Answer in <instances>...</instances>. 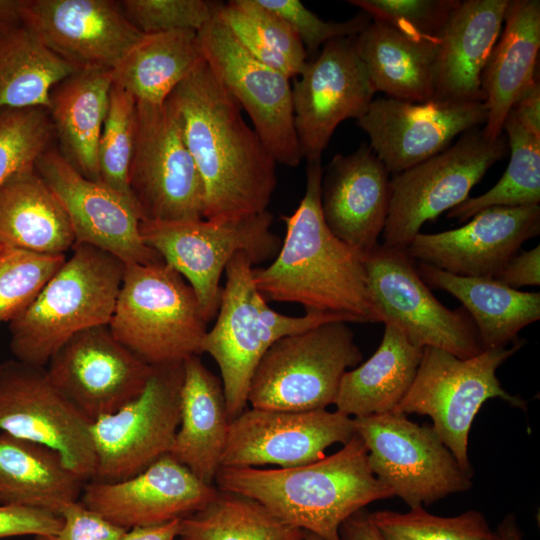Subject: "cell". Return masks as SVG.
<instances>
[{"label":"cell","instance_id":"1","mask_svg":"<svg viewBox=\"0 0 540 540\" xmlns=\"http://www.w3.org/2000/svg\"><path fill=\"white\" fill-rule=\"evenodd\" d=\"M166 100L202 180L203 219L236 220L266 211L277 162L206 61Z\"/></svg>","mask_w":540,"mask_h":540},{"label":"cell","instance_id":"2","mask_svg":"<svg viewBox=\"0 0 540 540\" xmlns=\"http://www.w3.org/2000/svg\"><path fill=\"white\" fill-rule=\"evenodd\" d=\"M321 159L307 161L306 190L296 210L282 216L286 234L273 262L253 267V280L265 299L297 303L306 312L378 323L366 280L365 254L338 239L321 211Z\"/></svg>","mask_w":540,"mask_h":540},{"label":"cell","instance_id":"3","mask_svg":"<svg viewBox=\"0 0 540 540\" xmlns=\"http://www.w3.org/2000/svg\"><path fill=\"white\" fill-rule=\"evenodd\" d=\"M214 482L218 490L250 497L284 522L324 540H341L346 519L374 501L394 497L373 474L356 434L315 462L275 469L221 466Z\"/></svg>","mask_w":540,"mask_h":540},{"label":"cell","instance_id":"4","mask_svg":"<svg viewBox=\"0 0 540 540\" xmlns=\"http://www.w3.org/2000/svg\"><path fill=\"white\" fill-rule=\"evenodd\" d=\"M126 264L89 244H74L72 254L31 305L9 322L15 359L45 367L72 336L108 325Z\"/></svg>","mask_w":540,"mask_h":540},{"label":"cell","instance_id":"5","mask_svg":"<svg viewBox=\"0 0 540 540\" xmlns=\"http://www.w3.org/2000/svg\"><path fill=\"white\" fill-rule=\"evenodd\" d=\"M254 266L244 252L229 261L215 324L201 343V353L219 367L230 421L246 409L253 373L274 342L326 322H351L337 314L309 311L292 317L274 311L254 283Z\"/></svg>","mask_w":540,"mask_h":540},{"label":"cell","instance_id":"6","mask_svg":"<svg viewBox=\"0 0 540 540\" xmlns=\"http://www.w3.org/2000/svg\"><path fill=\"white\" fill-rule=\"evenodd\" d=\"M207 323L189 283L163 260L126 264L113 315V336L151 366L201 354Z\"/></svg>","mask_w":540,"mask_h":540},{"label":"cell","instance_id":"7","mask_svg":"<svg viewBox=\"0 0 540 540\" xmlns=\"http://www.w3.org/2000/svg\"><path fill=\"white\" fill-rule=\"evenodd\" d=\"M524 343L518 339L512 347L485 349L465 359L443 349L424 347L413 383L392 412L429 416L435 433L472 478L468 439L482 405L500 398L512 407L527 409L526 401L508 393L496 376L497 369Z\"/></svg>","mask_w":540,"mask_h":540},{"label":"cell","instance_id":"8","mask_svg":"<svg viewBox=\"0 0 540 540\" xmlns=\"http://www.w3.org/2000/svg\"><path fill=\"white\" fill-rule=\"evenodd\" d=\"M363 355L345 321H330L274 342L250 381L252 408L302 412L334 404L348 368Z\"/></svg>","mask_w":540,"mask_h":540},{"label":"cell","instance_id":"9","mask_svg":"<svg viewBox=\"0 0 540 540\" xmlns=\"http://www.w3.org/2000/svg\"><path fill=\"white\" fill-rule=\"evenodd\" d=\"M272 222L266 210L228 221H141L139 231L143 242L189 283L209 322L219 309L221 275L235 254L246 253L254 265L277 255L282 242Z\"/></svg>","mask_w":540,"mask_h":540},{"label":"cell","instance_id":"10","mask_svg":"<svg viewBox=\"0 0 540 540\" xmlns=\"http://www.w3.org/2000/svg\"><path fill=\"white\" fill-rule=\"evenodd\" d=\"M508 149L506 135L492 141L475 127L442 152L393 175L383 245L406 250L424 223L468 199Z\"/></svg>","mask_w":540,"mask_h":540},{"label":"cell","instance_id":"11","mask_svg":"<svg viewBox=\"0 0 540 540\" xmlns=\"http://www.w3.org/2000/svg\"><path fill=\"white\" fill-rule=\"evenodd\" d=\"M375 477L410 509L472 488V478L430 425L388 412L353 418Z\"/></svg>","mask_w":540,"mask_h":540},{"label":"cell","instance_id":"12","mask_svg":"<svg viewBox=\"0 0 540 540\" xmlns=\"http://www.w3.org/2000/svg\"><path fill=\"white\" fill-rule=\"evenodd\" d=\"M128 183L141 221L203 218L204 189L167 100L136 102V128Z\"/></svg>","mask_w":540,"mask_h":540},{"label":"cell","instance_id":"13","mask_svg":"<svg viewBox=\"0 0 540 540\" xmlns=\"http://www.w3.org/2000/svg\"><path fill=\"white\" fill-rule=\"evenodd\" d=\"M364 265L368 294L382 323L399 328L421 348L443 349L463 359L483 351L468 312L445 307L406 250L379 244L365 255Z\"/></svg>","mask_w":540,"mask_h":540},{"label":"cell","instance_id":"14","mask_svg":"<svg viewBox=\"0 0 540 540\" xmlns=\"http://www.w3.org/2000/svg\"><path fill=\"white\" fill-rule=\"evenodd\" d=\"M183 363L154 366L138 397L92 422L96 469L90 481L128 479L169 454L180 422Z\"/></svg>","mask_w":540,"mask_h":540},{"label":"cell","instance_id":"15","mask_svg":"<svg viewBox=\"0 0 540 540\" xmlns=\"http://www.w3.org/2000/svg\"><path fill=\"white\" fill-rule=\"evenodd\" d=\"M91 424L54 386L46 367L15 358L0 363V431L56 450L84 482L96 469Z\"/></svg>","mask_w":540,"mask_h":540},{"label":"cell","instance_id":"16","mask_svg":"<svg viewBox=\"0 0 540 540\" xmlns=\"http://www.w3.org/2000/svg\"><path fill=\"white\" fill-rule=\"evenodd\" d=\"M197 33L206 63L247 112L253 129L275 161L297 166L302 155L289 78L252 56L218 15Z\"/></svg>","mask_w":540,"mask_h":540},{"label":"cell","instance_id":"17","mask_svg":"<svg viewBox=\"0 0 540 540\" xmlns=\"http://www.w3.org/2000/svg\"><path fill=\"white\" fill-rule=\"evenodd\" d=\"M292 86L294 125L302 158L321 159L336 127L361 118L376 93L354 37L325 43Z\"/></svg>","mask_w":540,"mask_h":540},{"label":"cell","instance_id":"18","mask_svg":"<svg viewBox=\"0 0 540 540\" xmlns=\"http://www.w3.org/2000/svg\"><path fill=\"white\" fill-rule=\"evenodd\" d=\"M47 365L54 386L91 422L138 397L154 369L122 345L108 325L78 332Z\"/></svg>","mask_w":540,"mask_h":540},{"label":"cell","instance_id":"19","mask_svg":"<svg viewBox=\"0 0 540 540\" xmlns=\"http://www.w3.org/2000/svg\"><path fill=\"white\" fill-rule=\"evenodd\" d=\"M354 435L353 418L338 411L246 408L229 423L221 466H301L323 458L328 447L344 445Z\"/></svg>","mask_w":540,"mask_h":540},{"label":"cell","instance_id":"20","mask_svg":"<svg viewBox=\"0 0 540 540\" xmlns=\"http://www.w3.org/2000/svg\"><path fill=\"white\" fill-rule=\"evenodd\" d=\"M35 169L66 211L75 244L95 246L125 264L163 260L143 242L134 202L100 181L84 177L52 147L38 158Z\"/></svg>","mask_w":540,"mask_h":540},{"label":"cell","instance_id":"21","mask_svg":"<svg viewBox=\"0 0 540 540\" xmlns=\"http://www.w3.org/2000/svg\"><path fill=\"white\" fill-rule=\"evenodd\" d=\"M484 102L415 103L376 98L357 125L389 173L398 174L445 150L459 134L485 124Z\"/></svg>","mask_w":540,"mask_h":540},{"label":"cell","instance_id":"22","mask_svg":"<svg viewBox=\"0 0 540 540\" xmlns=\"http://www.w3.org/2000/svg\"><path fill=\"white\" fill-rule=\"evenodd\" d=\"M21 22L78 68L114 69L144 35L112 0H23Z\"/></svg>","mask_w":540,"mask_h":540},{"label":"cell","instance_id":"23","mask_svg":"<svg viewBox=\"0 0 540 540\" xmlns=\"http://www.w3.org/2000/svg\"><path fill=\"white\" fill-rule=\"evenodd\" d=\"M540 233V205L490 207L462 227L419 233L409 256L465 277H494L527 240Z\"/></svg>","mask_w":540,"mask_h":540},{"label":"cell","instance_id":"24","mask_svg":"<svg viewBox=\"0 0 540 540\" xmlns=\"http://www.w3.org/2000/svg\"><path fill=\"white\" fill-rule=\"evenodd\" d=\"M217 492L166 454L128 479L86 482L80 501L128 530L182 519L207 505Z\"/></svg>","mask_w":540,"mask_h":540},{"label":"cell","instance_id":"25","mask_svg":"<svg viewBox=\"0 0 540 540\" xmlns=\"http://www.w3.org/2000/svg\"><path fill=\"white\" fill-rule=\"evenodd\" d=\"M389 171L371 147L337 154L321 182V211L330 231L363 254L378 244L390 205Z\"/></svg>","mask_w":540,"mask_h":540},{"label":"cell","instance_id":"26","mask_svg":"<svg viewBox=\"0 0 540 540\" xmlns=\"http://www.w3.org/2000/svg\"><path fill=\"white\" fill-rule=\"evenodd\" d=\"M508 0L459 1L439 36L434 100L484 102L481 76Z\"/></svg>","mask_w":540,"mask_h":540},{"label":"cell","instance_id":"27","mask_svg":"<svg viewBox=\"0 0 540 540\" xmlns=\"http://www.w3.org/2000/svg\"><path fill=\"white\" fill-rule=\"evenodd\" d=\"M504 30L494 45L481 76L487 118L482 129L496 140L504 121L522 93L536 79L540 49V1L508 0Z\"/></svg>","mask_w":540,"mask_h":540},{"label":"cell","instance_id":"28","mask_svg":"<svg viewBox=\"0 0 540 540\" xmlns=\"http://www.w3.org/2000/svg\"><path fill=\"white\" fill-rule=\"evenodd\" d=\"M183 367L180 422L169 455L213 485L230 423L222 382L199 355L186 359Z\"/></svg>","mask_w":540,"mask_h":540},{"label":"cell","instance_id":"29","mask_svg":"<svg viewBox=\"0 0 540 540\" xmlns=\"http://www.w3.org/2000/svg\"><path fill=\"white\" fill-rule=\"evenodd\" d=\"M113 69L83 67L58 82L48 107L59 153L84 177L99 181L97 152Z\"/></svg>","mask_w":540,"mask_h":540},{"label":"cell","instance_id":"30","mask_svg":"<svg viewBox=\"0 0 540 540\" xmlns=\"http://www.w3.org/2000/svg\"><path fill=\"white\" fill-rule=\"evenodd\" d=\"M417 271L430 289L457 298L472 318L483 350L516 342L518 333L540 319V294L513 289L494 277L455 275L418 262Z\"/></svg>","mask_w":540,"mask_h":540},{"label":"cell","instance_id":"31","mask_svg":"<svg viewBox=\"0 0 540 540\" xmlns=\"http://www.w3.org/2000/svg\"><path fill=\"white\" fill-rule=\"evenodd\" d=\"M354 44L376 92L415 103L433 99L439 39L413 38L372 20Z\"/></svg>","mask_w":540,"mask_h":540},{"label":"cell","instance_id":"32","mask_svg":"<svg viewBox=\"0 0 540 540\" xmlns=\"http://www.w3.org/2000/svg\"><path fill=\"white\" fill-rule=\"evenodd\" d=\"M74 244L67 213L35 166L0 185V246L57 255Z\"/></svg>","mask_w":540,"mask_h":540},{"label":"cell","instance_id":"33","mask_svg":"<svg viewBox=\"0 0 540 540\" xmlns=\"http://www.w3.org/2000/svg\"><path fill=\"white\" fill-rule=\"evenodd\" d=\"M384 325L375 353L341 379L334 405L351 418L392 412L416 376L423 348L394 325Z\"/></svg>","mask_w":540,"mask_h":540},{"label":"cell","instance_id":"34","mask_svg":"<svg viewBox=\"0 0 540 540\" xmlns=\"http://www.w3.org/2000/svg\"><path fill=\"white\" fill-rule=\"evenodd\" d=\"M85 483L56 450L0 431V504L59 514L79 499Z\"/></svg>","mask_w":540,"mask_h":540},{"label":"cell","instance_id":"35","mask_svg":"<svg viewBox=\"0 0 540 540\" xmlns=\"http://www.w3.org/2000/svg\"><path fill=\"white\" fill-rule=\"evenodd\" d=\"M204 60L196 31L144 34L113 69V83L136 102L160 105Z\"/></svg>","mask_w":540,"mask_h":540},{"label":"cell","instance_id":"36","mask_svg":"<svg viewBox=\"0 0 540 540\" xmlns=\"http://www.w3.org/2000/svg\"><path fill=\"white\" fill-rule=\"evenodd\" d=\"M77 69L22 23L1 31L0 108L48 109L52 88Z\"/></svg>","mask_w":540,"mask_h":540},{"label":"cell","instance_id":"37","mask_svg":"<svg viewBox=\"0 0 540 540\" xmlns=\"http://www.w3.org/2000/svg\"><path fill=\"white\" fill-rule=\"evenodd\" d=\"M303 530L272 513L260 502L218 490L200 510L180 520L183 540H300Z\"/></svg>","mask_w":540,"mask_h":540},{"label":"cell","instance_id":"38","mask_svg":"<svg viewBox=\"0 0 540 540\" xmlns=\"http://www.w3.org/2000/svg\"><path fill=\"white\" fill-rule=\"evenodd\" d=\"M504 130L511 155L503 176L484 194L469 197L452 208L447 218L463 222L490 207L539 205L540 132L529 127L512 110L504 121Z\"/></svg>","mask_w":540,"mask_h":540},{"label":"cell","instance_id":"39","mask_svg":"<svg viewBox=\"0 0 540 540\" xmlns=\"http://www.w3.org/2000/svg\"><path fill=\"white\" fill-rule=\"evenodd\" d=\"M217 15L256 59L289 79L302 72L307 53L299 37L281 17L257 0L222 3Z\"/></svg>","mask_w":540,"mask_h":540},{"label":"cell","instance_id":"40","mask_svg":"<svg viewBox=\"0 0 540 540\" xmlns=\"http://www.w3.org/2000/svg\"><path fill=\"white\" fill-rule=\"evenodd\" d=\"M369 518L383 540H499L476 510L444 517L418 507L405 513L380 510L369 513Z\"/></svg>","mask_w":540,"mask_h":540},{"label":"cell","instance_id":"41","mask_svg":"<svg viewBox=\"0 0 540 540\" xmlns=\"http://www.w3.org/2000/svg\"><path fill=\"white\" fill-rule=\"evenodd\" d=\"M135 128L136 100L112 83L98 143L99 181L134 203L128 174L134 150Z\"/></svg>","mask_w":540,"mask_h":540},{"label":"cell","instance_id":"42","mask_svg":"<svg viewBox=\"0 0 540 540\" xmlns=\"http://www.w3.org/2000/svg\"><path fill=\"white\" fill-rule=\"evenodd\" d=\"M65 260V254L0 246V322L20 316Z\"/></svg>","mask_w":540,"mask_h":540},{"label":"cell","instance_id":"43","mask_svg":"<svg viewBox=\"0 0 540 540\" xmlns=\"http://www.w3.org/2000/svg\"><path fill=\"white\" fill-rule=\"evenodd\" d=\"M55 138L45 107L0 108V185L35 166Z\"/></svg>","mask_w":540,"mask_h":540},{"label":"cell","instance_id":"44","mask_svg":"<svg viewBox=\"0 0 540 540\" xmlns=\"http://www.w3.org/2000/svg\"><path fill=\"white\" fill-rule=\"evenodd\" d=\"M128 21L142 34L176 30L198 32L222 5L208 0H124L119 1Z\"/></svg>","mask_w":540,"mask_h":540},{"label":"cell","instance_id":"45","mask_svg":"<svg viewBox=\"0 0 540 540\" xmlns=\"http://www.w3.org/2000/svg\"><path fill=\"white\" fill-rule=\"evenodd\" d=\"M372 20L418 39L437 40L459 0H350Z\"/></svg>","mask_w":540,"mask_h":540},{"label":"cell","instance_id":"46","mask_svg":"<svg viewBox=\"0 0 540 540\" xmlns=\"http://www.w3.org/2000/svg\"><path fill=\"white\" fill-rule=\"evenodd\" d=\"M269 11L281 17L296 33L302 42L307 57L316 56L325 43L346 37H356L372 21L365 12H361L344 22L325 21L307 9L298 0H257Z\"/></svg>","mask_w":540,"mask_h":540},{"label":"cell","instance_id":"47","mask_svg":"<svg viewBox=\"0 0 540 540\" xmlns=\"http://www.w3.org/2000/svg\"><path fill=\"white\" fill-rule=\"evenodd\" d=\"M61 529L53 535L36 536L35 540H119L126 529L90 510L81 501L62 507Z\"/></svg>","mask_w":540,"mask_h":540},{"label":"cell","instance_id":"48","mask_svg":"<svg viewBox=\"0 0 540 540\" xmlns=\"http://www.w3.org/2000/svg\"><path fill=\"white\" fill-rule=\"evenodd\" d=\"M61 515L35 507L0 504V539L14 536H44L57 533Z\"/></svg>","mask_w":540,"mask_h":540},{"label":"cell","instance_id":"49","mask_svg":"<svg viewBox=\"0 0 540 540\" xmlns=\"http://www.w3.org/2000/svg\"><path fill=\"white\" fill-rule=\"evenodd\" d=\"M513 289L540 285V246L516 253L494 276Z\"/></svg>","mask_w":540,"mask_h":540},{"label":"cell","instance_id":"50","mask_svg":"<svg viewBox=\"0 0 540 540\" xmlns=\"http://www.w3.org/2000/svg\"><path fill=\"white\" fill-rule=\"evenodd\" d=\"M511 110L529 127L540 132V85L538 80L522 93Z\"/></svg>","mask_w":540,"mask_h":540},{"label":"cell","instance_id":"51","mask_svg":"<svg viewBox=\"0 0 540 540\" xmlns=\"http://www.w3.org/2000/svg\"><path fill=\"white\" fill-rule=\"evenodd\" d=\"M341 540H383L363 509L346 519L340 527Z\"/></svg>","mask_w":540,"mask_h":540},{"label":"cell","instance_id":"52","mask_svg":"<svg viewBox=\"0 0 540 540\" xmlns=\"http://www.w3.org/2000/svg\"><path fill=\"white\" fill-rule=\"evenodd\" d=\"M180 520L133 527L126 530L119 540H175L179 534Z\"/></svg>","mask_w":540,"mask_h":540},{"label":"cell","instance_id":"53","mask_svg":"<svg viewBox=\"0 0 540 540\" xmlns=\"http://www.w3.org/2000/svg\"><path fill=\"white\" fill-rule=\"evenodd\" d=\"M23 0H0V32L21 24Z\"/></svg>","mask_w":540,"mask_h":540},{"label":"cell","instance_id":"54","mask_svg":"<svg viewBox=\"0 0 540 540\" xmlns=\"http://www.w3.org/2000/svg\"><path fill=\"white\" fill-rule=\"evenodd\" d=\"M499 540H522L523 535L513 513H508L495 530Z\"/></svg>","mask_w":540,"mask_h":540},{"label":"cell","instance_id":"55","mask_svg":"<svg viewBox=\"0 0 540 540\" xmlns=\"http://www.w3.org/2000/svg\"><path fill=\"white\" fill-rule=\"evenodd\" d=\"M300 540H324V539H322L318 535H315V534H313L311 532L303 530V535H302Z\"/></svg>","mask_w":540,"mask_h":540},{"label":"cell","instance_id":"56","mask_svg":"<svg viewBox=\"0 0 540 540\" xmlns=\"http://www.w3.org/2000/svg\"><path fill=\"white\" fill-rule=\"evenodd\" d=\"M180 540H183V539H180Z\"/></svg>","mask_w":540,"mask_h":540}]
</instances>
